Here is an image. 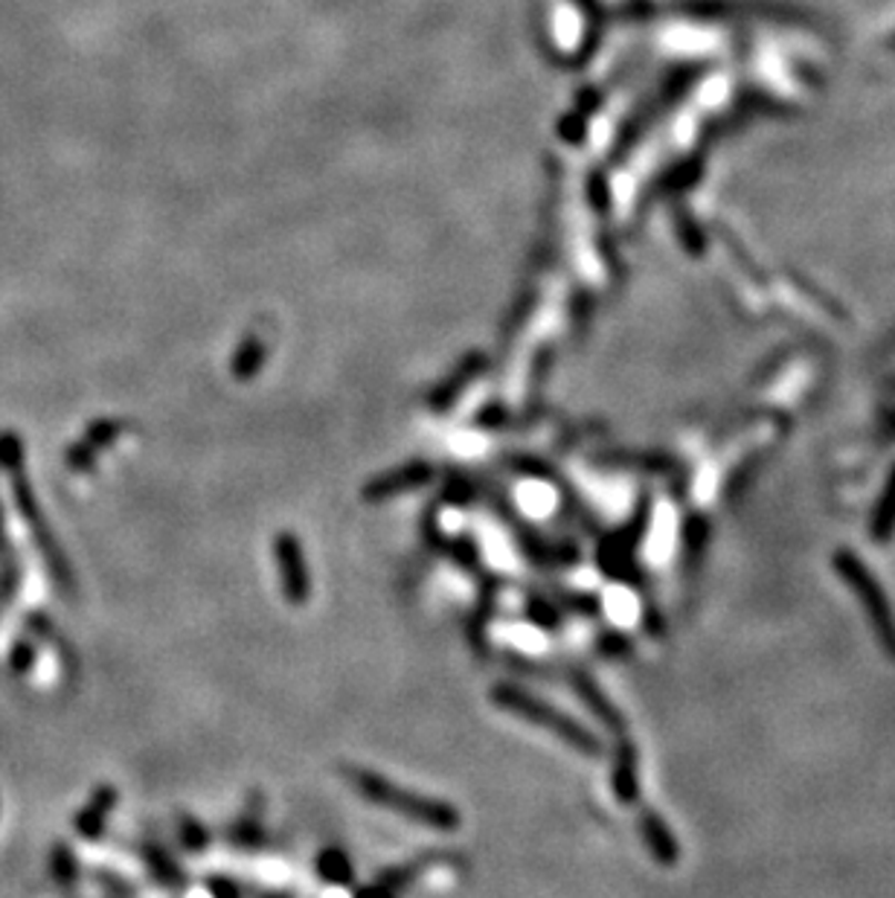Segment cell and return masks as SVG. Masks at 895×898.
Masks as SVG:
<instances>
[{
	"label": "cell",
	"instance_id": "1",
	"mask_svg": "<svg viewBox=\"0 0 895 898\" xmlns=\"http://www.w3.org/2000/svg\"><path fill=\"white\" fill-rule=\"evenodd\" d=\"M346 776H349V783H353V788L360 797L375 803V806L387 808V812L401 814L407 820L421 823V826H430V829L437 831H457L459 823H462V817H459V812L451 803L398 788L390 779H384L382 774H373V771L364 768H349Z\"/></svg>",
	"mask_w": 895,
	"mask_h": 898
},
{
	"label": "cell",
	"instance_id": "2",
	"mask_svg": "<svg viewBox=\"0 0 895 898\" xmlns=\"http://www.w3.org/2000/svg\"><path fill=\"white\" fill-rule=\"evenodd\" d=\"M491 701H495L500 710H506V713L521 715L523 722L538 724V727H543V729H552L556 736L565 738L567 745L576 747V751H582V753L599 751V742L590 736V729H584L582 724L573 722L570 715H565L561 710L550 706L547 701L536 698V695H529V692L521 690V686L498 684L495 690H491Z\"/></svg>",
	"mask_w": 895,
	"mask_h": 898
},
{
	"label": "cell",
	"instance_id": "3",
	"mask_svg": "<svg viewBox=\"0 0 895 898\" xmlns=\"http://www.w3.org/2000/svg\"><path fill=\"white\" fill-rule=\"evenodd\" d=\"M274 561L279 570V584H283L285 599L292 605H306L312 596V573H308V561L303 553V544L294 532H279L274 538Z\"/></svg>",
	"mask_w": 895,
	"mask_h": 898
},
{
	"label": "cell",
	"instance_id": "4",
	"mask_svg": "<svg viewBox=\"0 0 895 898\" xmlns=\"http://www.w3.org/2000/svg\"><path fill=\"white\" fill-rule=\"evenodd\" d=\"M837 564H841V570L846 573V582L855 588L861 602H864L866 611H869V620H873L878 637L887 643L889 652H895V616L893 611H889L887 599L881 596V588L875 584L873 573L866 568H861L850 553H843L841 559H837Z\"/></svg>",
	"mask_w": 895,
	"mask_h": 898
},
{
	"label": "cell",
	"instance_id": "5",
	"mask_svg": "<svg viewBox=\"0 0 895 898\" xmlns=\"http://www.w3.org/2000/svg\"><path fill=\"white\" fill-rule=\"evenodd\" d=\"M434 480V469L428 462H407L401 469L384 471V474L373 477L364 489H360V498L367 503H382V500H390L396 494H407L416 492L421 486H428Z\"/></svg>",
	"mask_w": 895,
	"mask_h": 898
},
{
	"label": "cell",
	"instance_id": "6",
	"mask_svg": "<svg viewBox=\"0 0 895 898\" xmlns=\"http://www.w3.org/2000/svg\"><path fill=\"white\" fill-rule=\"evenodd\" d=\"M317 869H321L323 881L329 884H349L353 881V864L346 858L340 849H323L321 860H317Z\"/></svg>",
	"mask_w": 895,
	"mask_h": 898
},
{
	"label": "cell",
	"instance_id": "7",
	"mask_svg": "<svg viewBox=\"0 0 895 898\" xmlns=\"http://www.w3.org/2000/svg\"><path fill=\"white\" fill-rule=\"evenodd\" d=\"M643 837H645V844H649L651 853L658 855V858L672 860L674 840L669 837L667 826L660 823V817H645V820H643Z\"/></svg>",
	"mask_w": 895,
	"mask_h": 898
},
{
	"label": "cell",
	"instance_id": "8",
	"mask_svg": "<svg viewBox=\"0 0 895 898\" xmlns=\"http://www.w3.org/2000/svg\"><path fill=\"white\" fill-rule=\"evenodd\" d=\"M613 785H617V794L620 799L631 803L637 797V765H634V753H622L620 765H617V774H613Z\"/></svg>",
	"mask_w": 895,
	"mask_h": 898
},
{
	"label": "cell",
	"instance_id": "9",
	"mask_svg": "<svg viewBox=\"0 0 895 898\" xmlns=\"http://www.w3.org/2000/svg\"><path fill=\"white\" fill-rule=\"evenodd\" d=\"M576 690L582 692V701H588L593 710H597V715L602 718V722L608 724H617V713H613L611 704H604V698L599 695V690L593 684H590L588 677H576Z\"/></svg>",
	"mask_w": 895,
	"mask_h": 898
},
{
	"label": "cell",
	"instance_id": "10",
	"mask_svg": "<svg viewBox=\"0 0 895 898\" xmlns=\"http://www.w3.org/2000/svg\"><path fill=\"white\" fill-rule=\"evenodd\" d=\"M181 840H184L190 849H204V844H207V831L201 829L195 820H184L181 823Z\"/></svg>",
	"mask_w": 895,
	"mask_h": 898
}]
</instances>
